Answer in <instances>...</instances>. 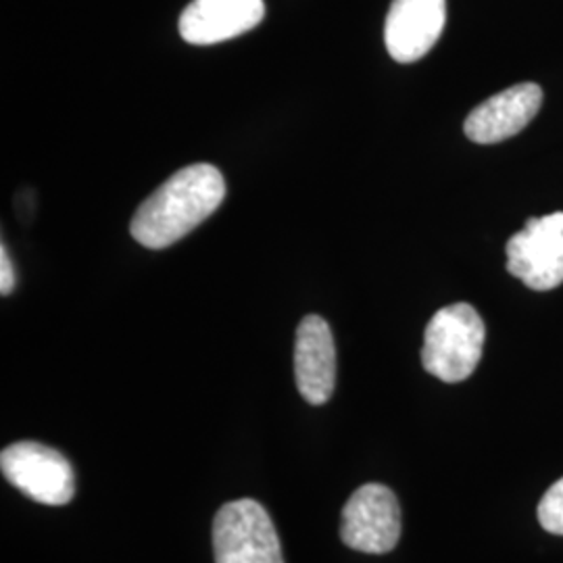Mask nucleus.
<instances>
[{"label": "nucleus", "instance_id": "obj_9", "mask_svg": "<svg viewBox=\"0 0 563 563\" xmlns=\"http://www.w3.org/2000/svg\"><path fill=\"white\" fill-rule=\"evenodd\" d=\"M543 104V90L537 84H518L478 104L465 120V136L478 144L504 142L534 120Z\"/></svg>", "mask_w": 563, "mask_h": 563}, {"label": "nucleus", "instance_id": "obj_1", "mask_svg": "<svg viewBox=\"0 0 563 563\" xmlns=\"http://www.w3.org/2000/svg\"><path fill=\"white\" fill-rule=\"evenodd\" d=\"M225 199L222 172L209 163H195L176 172L142 202L130 232L142 246L162 251L201 225Z\"/></svg>", "mask_w": 563, "mask_h": 563}, {"label": "nucleus", "instance_id": "obj_11", "mask_svg": "<svg viewBox=\"0 0 563 563\" xmlns=\"http://www.w3.org/2000/svg\"><path fill=\"white\" fill-rule=\"evenodd\" d=\"M539 522L547 532L563 537V478L544 493L539 504Z\"/></svg>", "mask_w": 563, "mask_h": 563}, {"label": "nucleus", "instance_id": "obj_3", "mask_svg": "<svg viewBox=\"0 0 563 563\" xmlns=\"http://www.w3.org/2000/svg\"><path fill=\"white\" fill-rule=\"evenodd\" d=\"M213 553L216 563H284L276 526L253 499L230 501L218 511Z\"/></svg>", "mask_w": 563, "mask_h": 563}, {"label": "nucleus", "instance_id": "obj_2", "mask_svg": "<svg viewBox=\"0 0 563 563\" xmlns=\"http://www.w3.org/2000/svg\"><path fill=\"white\" fill-rule=\"evenodd\" d=\"M484 339L483 318L472 305L443 307L423 332V369L443 383L467 380L483 357Z\"/></svg>", "mask_w": 563, "mask_h": 563}, {"label": "nucleus", "instance_id": "obj_7", "mask_svg": "<svg viewBox=\"0 0 563 563\" xmlns=\"http://www.w3.org/2000/svg\"><path fill=\"white\" fill-rule=\"evenodd\" d=\"M446 21V0H393L384 25L388 55L399 63L426 57Z\"/></svg>", "mask_w": 563, "mask_h": 563}, {"label": "nucleus", "instance_id": "obj_6", "mask_svg": "<svg viewBox=\"0 0 563 563\" xmlns=\"http://www.w3.org/2000/svg\"><path fill=\"white\" fill-rule=\"evenodd\" d=\"M507 269L532 290L563 284V213L528 220L507 242Z\"/></svg>", "mask_w": 563, "mask_h": 563}, {"label": "nucleus", "instance_id": "obj_5", "mask_svg": "<svg viewBox=\"0 0 563 563\" xmlns=\"http://www.w3.org/2000/svg\"><path fill=\"white\" fill-rule=\"evenodd\" d=\"M342 543L355 551L383 555L401 539V507L384 484H363L342 509Z\"/></svg>", "mask_w": 563, "mask_h": 563}, {"label": "nucleus", "instance_id": "obj_8", "mask_svg": "<svg viewBox=\"0 0 563 563\" xmlns=\"http://www.w3.org/2000/svg\"><path fill=\"white\" fill-rule=\"evenodd\" d=\"M295 376L302 399L309 405L330 401L336 386V344L328 322L307 316L297 330Z\"/></svg>", "mask_w": 563, "mask_h": 563}, {"label": "nucleus", "instance_id": "obj_4", "mask_svg": "<svg viewBox=\"0 0 563 563\" xmlns=\"http://www.w3.org/2000/svg\"><path fill=\"white\" fill-rule=\"evenodd\" d=\"M0 470L9 483L36 504L59 507L74 499L76 474L57 449L32 441L11 444L0 453Z\"/></svg>", "mask_w": 563, "mask_h": 563}, {"label": "nucleus", "instance_id": "obj_10", "mask_svg": "<svg viewBox=\"0 0 563 563\" xmlns=\"http://www.w3.org/2000/svg\"><path fill=\"white\" fill-rule=\"evenodd\" d=\"M263 18V0H192L180 15V36L188 44L209 46L251 32Z\"/></svg>", "mask_w": 563, "mask_h": 563}, {"label": "nucleus", "instance_id": "obj_12", "mask_svg": "<svg viewBox=\"0 0 563 563\" xmlns=\"http://www.w3.org/2000/svg\"><path fill=\"white\" fill-rule=\"evenodd\" d=\"M0 267H2V272H0V292L7 297V295H11V290L15 286V272H13V265H11V260H9L4 246L0 251Z\"/></svg>", "mask_w": 563, "mask_h": 563}]
</instances>
